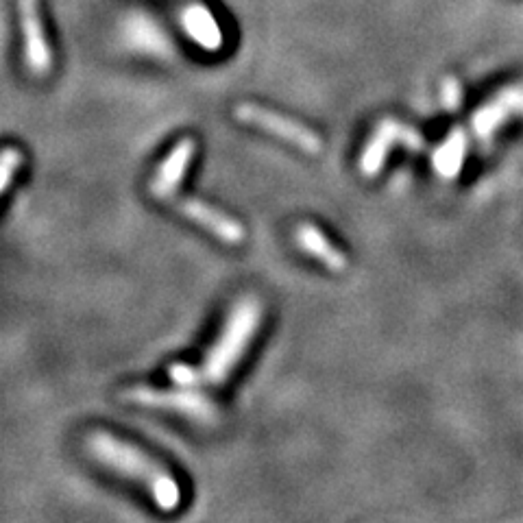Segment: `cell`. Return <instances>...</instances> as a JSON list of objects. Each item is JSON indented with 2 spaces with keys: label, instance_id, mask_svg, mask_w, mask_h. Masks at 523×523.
<instances>
[{
  "label": "cell",
  "instance_id": "cell-5",
  "mask_svg": "<svg viewBox=\"0 0 523 523\" xmlns=\"http://www.w3.org/2000/svg\"><path fill=\"white\" fill-rule=\"evenodd\" d=\"M16 14L22 33L24 64L33 77L44 79L53 72L55 55L46 35L42 0H16Z\"/></svg>",
  "mask_w": 523,
  "mask_h": 523
},
{
  "label": "cell",
  "instance_id": "cell-11",
  "mask_svg": "<svg viewBox=\"0 0 523 523\" xmlns=\"http://www.w3.org/2000/svg\"><path fill=\"white\" fill-rule=\"evenodd\" d=\"M186 31L192 40H197L205 48H218L223 42L218 24L208 9L190 7L184 16Z\"/></svg>",
  "mask_w": 523,
  "mask_h": 523
},
{
  "label": "cell",
  "instance_id": "cell-6",
  "mask_svg": "<svg viewBox=\"0 0 523 523\" xmlns=\"http://www.w3.org/2000/svg\"><path fill=\"white\" fill-rule=\"evenodd\" d=\"M393 147H406L408 151H423L425 138L421 133L397 118H384L377 123L367 144L360 153V173L364 177H375L386 164V155Z\"/></svg>",
  "mask_w": 523,
  "mask_h": 523
},
{
  "label": "cell",
  "instance_id": "cell-3",
  "mask_svg": "<svg viewBox=\"0 0 523 523\" xmlns=\"http://www.w3.org/2000/svg\"><path fill=\"white\" fill-rule=\"evenodd\" d=\"M123 399L129 404L177 412V415H184L203 425H214L221 417L218 406L210 397L199 393L197 386H179L170 388V391L153 386H131L123 393Z\"/></svg>",
  "mask_w": 523,
  "mask_h": 523
},
{
  "label": "cell",
  "instance_id": "cell-9",
  "mask_svg": "<svg viewBox=\"0 0 523 523\" xmlns=\"http://www.w3.org/2000/svg\"><path fill=\"white\" fill-rule=\"evenodd\" d=\"M295 240L297 245L306 251L312 258L319 260L327 269L340 273L347 269V255L340 251L334 242L327 238L323 231L316 227L314 223H301L295 229Z\"/></svg>",
  "mask_w": 523,
  "mask_h": 523
},
{
  "label": "cell",
  "instance_id": "cell-10",
  "mask_svg": "<svg viewBox=\"0 0 523 523\" xmlns=\"http://www.w3.org/2000/svg\"><path fill=\"white\" fill-rule=\"evenodd\" d=\"M467 133L462 129H454L439 149L434 151L432 164L443 179H456L462 164H465L467 157Z\"/></svg>",
  "mask_w": 523,
  "mask_h": 523
},
{
  "label": "cell",
  "instance_id": "cell-7",
  "mask_svg": "<svg viewBox=\"0 0 523 523\" xmlns=\"http://www.w3.org/2000/svg\"><path fill=\"white\" fill-rule=\"evenodd\" d=\"M194 153H197V140L194 138L179 140L175 147L168 151L162 164L157 166L155 175L151 179V186H149L155 199L175 201L177 192L186 179L188 168L194 160Z\"/></svg>",
  "mask_w": 523,
  "mask_h": 523
},
{
  "label": "cell",
  "instance_id": "cell-4",
  "mask_svg": "<svg viewBox=\"0 0 523 523\" xmlns=\"http://www.w3.org/2000/svg\"><path fill=\"white\" fill-rule=\"evenodd\" d=\"M234 116L240 120L242 125L258 127L266 133H271V136L282 138L293 144V147L301 149L303 153L314 155V153H321V149H323L319 133L312 131L306 125H301L295 118L273 112V109H269V107H262L258 103H240L234 109Z\"/></svg>",
  "mask_w": 523,
  "mask_h": 523
},
{
  "label": "cell",
  "instance_id": "cell-2",
  "mask_svg": "<svg viewBox=\"0 0 523 523\" xmlns=\"http://www.w3.org/2000/svg\"><path fill=\"white\" fill-rule=\"evenodd\" d=\"M85 449L90 456L101 462L103 467L116 471L131 482L142 484L157 508L164 513H173L181 504V489L179 482L173 478L164 465H160L155 458H151L144 449L133 445L125 439H118L116 434L105 430H94L85 439Z\"/></svg>",
  "mask_w": 523,
  "mask_h": 523
},
{
  "label": "cell",
  "instance_id": "cell-12",
  "mask_svg": "<svg viewBox=\"0 0 523 523\" xmlns=\"http://www.w3.org/2000/svg\"><path fill=\"white\" fill-rule=\"evenodd\" d=\"M22 166V153L16 147H7L0 155V192L7 194L11 188V181L16 179L18 170Z\"/></svg>",
  "mask_w": 523,
  "mask_h": 523
},
{
  "label": "cell",
  "instance_id": "cell-8",
  "mask_svg": "<svg viewBox=\"0 0 523 523\" xmlns=\"http://www.w3.org/2000/svg\"><path fill=\"white\" fill-rule=\"evenodd\" d=\"M175 210L190 218V221H194L199 227H203L205 231H210L218 240L227 242V245H238V242L247 238L245 225L236 221L234 216L221 212L214 208V205L201 199H177Z\"/></svg>",
  "mask_w": 523,
  "mask_h": 523
},
{
  "label": "cell",
  "instance_id": "cell-1",
  "mask_svg": "<svg viewBox=\"0 0 523 523\" xmlns=\"http://www.w3.org/2000/svg\"><path fill=\"white\" fill-rule=\"evenodd\" d=\"M264 321V306L258 297H242L231 306L221 332L197 364H170L168 377L177 386L218 388L229 380L245 358Z\"/></svg>",
  "mask_w": 523,
  "mask_h": 523
},
{
  "label": "cell",
  "instance_id": "cell-13",
  "mask_svg": "<svg viewBox=\"0 0 523 523\" xmlns=\"http://www.w3.org/2000/svg\"><path fill=\"white\" fill-rule=\"evenodd\" d=\"M441 96H443V103L447 107V112H452V114L460 112V107H462V88H460V83L456 79H445L443 81Z\"/></svg>",
  "mask_w": 523,
  "mask_h": 523
}]
</instances>
